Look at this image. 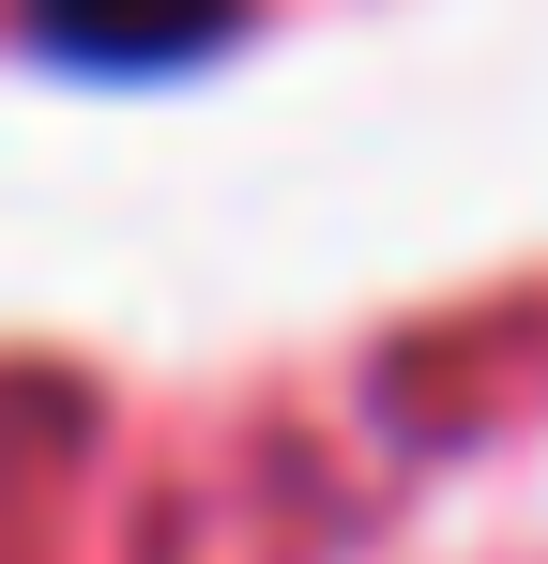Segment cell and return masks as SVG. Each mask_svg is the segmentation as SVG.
<instances>
[{"mask_svg": "<svg viewBox=\"0 0 548 564\" xmlns=\"http://www.w3.org/2000/svg\"><path fill=\"white\" fill-rule=\"evenodd\" d=\"M46 46H91V62H183L198 31H229V0H31Z\"/></svg>", "mask_w": 548, "mask_h": 564, "instance_id": "1", "label": "cell"}]
</instances>
